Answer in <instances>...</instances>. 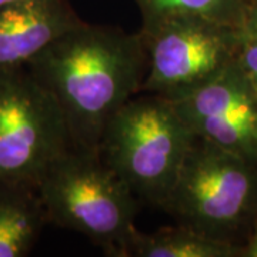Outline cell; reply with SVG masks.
<instances>
[{
	"label": "cell",
	"instance_id": "3",
	"mask_svg": "<svg viewBox=\"0 0 257 257\" xmlns=\"http://www.w3.org/2000/svg\"><path fill=\"white\" fill-rule=\"evenodd\" d=\"M194 133L163 96H133L103 132L99 155L139 199L163 206Z\"/></svg>",
	"mask_w": 257,
	"mask_h": 257
},
{
	"label": "cell",
	"instance_id": "13",
	"mask_svg": "<svg viewBox=\"0 0 257 257\" xmlns=\"http://www.w3.org/2000/svg\"><path fill=\"white\" fill-rule=\"evenodd\" d=\"M240 35L243 39L257 42V0H250L244 18L240 26Z\"/></svg>",
	"mask_w": 257,
	"mask_h": 257
},
{
	"label": "cell",
	"instance_id": "9",
	"mask_svg": "<svg viewBox=\"0 0 257 257\" xmlns=\"http://www.w3.org/2000/svg\"><path fill=\"white\" fill-rule=\"evenodd\" d=\"M47 221L35 187L0 186V257L28 256Z\"/></svg>",
	"mask_w": 257,
	"mask_h": 257
},
{
	"label": "cell",
	"instance_id": "7",
	"mask_svg": "<svg viewBox=\"0 0 257 257\" xmlns=\"http://www.w3.org/2000/svg\"><path fill=\"white\" fill-rule=\"evenodd\" d=\"M172 101L196 138L257 163V97L237 57L209 82Z\"/></svg>",
	"mask_w": 257,
	"mask_h": 257
},
{
	"label": "cell",
	"instance_id": "11",
	"mask_svg": "<svg viewBox=\"0 0 257 257\" xmlns=\"http://www.w3.org/2000/svg\"><path fill=\"white\" fill-rule=\"evenodd\" d=\"M142 15V28L179 16H196L240 29L250 0H133Z\"/></svg>",
	"mask_w": 257,
	"mask_h": 257
},
{
	"label": "cell",
	"instance_id": "10",
	"mask_svg": "<svg viewBox=\"0 0 257 257\" xmlns=\"http://www.w3.org/2000/svg\"><path fill=\"white\" fill-rule=\"evenodd\" d=\"M243 254L230 240L180 224L155 233L138 231L126 257H234Z\"/></svg>",
	"mask_w": 257,
	"mask_h": 257
},
{
	"label": "cell",
	"instance_id": "12",
	"mask_svg": "<svg viewBox=\"0 0 257 257\" xmlns=\"http://www.w3.org/2000/svg\"><path fill=\"white\" fill-rule=\"evenodd\" d=\"M237 62L257 97V42L241 37Z\"/></svg>",
	"mask_w": 257,
	"mask_h": 257
},
{
	"label": "cell",
	"instance_id": "14",
	"mask_svg": "<svg viewBox=\"0 0 257 257\" xmlns=\"http://www.w3.org/2000/svg\"><path fill=\"white\" fill-rule=\"evenodd\" d=\"M243 254L248 257H257V221L256 226H254V231L251 234V239L248 241V246L246 247Z\"/></svg>",
	"mask_w": 257,
	"mask_h": 257
},
{
	"label": "cell",
	"instance_id": "8",
	"mask_svg": "<svg viewBox=\"0 0 257 257\" xmlns=\"http://www.w3.org/2000/svg\"><path fill=\"white\" fill-rule=\"evenodd\" d=\"M82 22L69 0H18L0 6V70L28 66Z\"/></svg>",
	"mask_w": 257,
	"mask_h": 257
},
{
	"label": "cell",
	"instance_id": "1",
	"mask_svg": "<svg viewBox=\"0 0 257 257\" xmlns=\"http://www.w3.org/2000/svg\"><path fill=\"white\" fill-rule=\"evenodd\" d=\"M26 67L59 103L74 146L97 150L113 114L142 90L146 45L140 32L82 22Z\"/></svg>",
	"mask_w": 257,
	"mask_h": 257
},
{
	"label": "cell",
	"instance_id": "5",
	"mask_svg": "<svg viewBox=\"0 0 257 257\" xmlns=\"http://www.w3.org/2000/svg\"><path fill=\"white\" fill-rule=\"evenodd\" d=\"M72 146L59 103L28 67L0 70V186L36 189Z\"/></svg>",
	"mask_w": 257,
	"mask_h": 257
},
{
	"label": "cell",
	"instance_id": "2",
	"mask_svg": "<svg viewBox=\"0 0 257 257\" xmlns=\"http://www.w3.org/2000/svg\"><path fill=\"white\" fill-rule=\"evenodd\" d=\"M47 220L77 231L106 254L126 257L138 233L136 196L97 150L72 146L36 187Z\"/></svg>",
	"mask_w": 257,
	"mask_h": 257
},
{
	"label": "cell",
	"instance_id": "15",
	"mask_svg": "<svg viewBox=\"0 0 257 257\" xmlns=\"http://www.w3.org/2000/svg\"><path fill=\"white\" fill-rule=\"evenodd\" d=\"M13 2H18V0H0V6H5V5H9Z\"/></svg>",
	"mask_w": 257,
	"mask_h": 257
},
{
	"label": "cell",
	"instance_id": "4",
	"mask_svg": "<svg viewBox=\"0 0 257 257\" xmlns=\"http://www.w3.org/2000/svg\"><path fill=\"white\" fill-rule=\"evenodd\" d=\"M256 206L257 163L196 138L162 207L180 224L229 240Z\"/></svg>",
	"mask_w": 257,
	"mask_h": 257
},
{
	"label": "cell",
	"instance_id": "6",
	"mask_svg": "<svg viewBox=\"0 0 257 257\" xmlns=\"http://www.w3.org/2000/svg\"><path fill=\"white\" fill-rule=\"evenodd\" d=\"M147 73L140 93L180 99L209 82L239 53L240 29L196 16H179L140 29Z\"/></svg>",
	"mask_w": 257,
	"mask_h": 257
}]
</instances>
